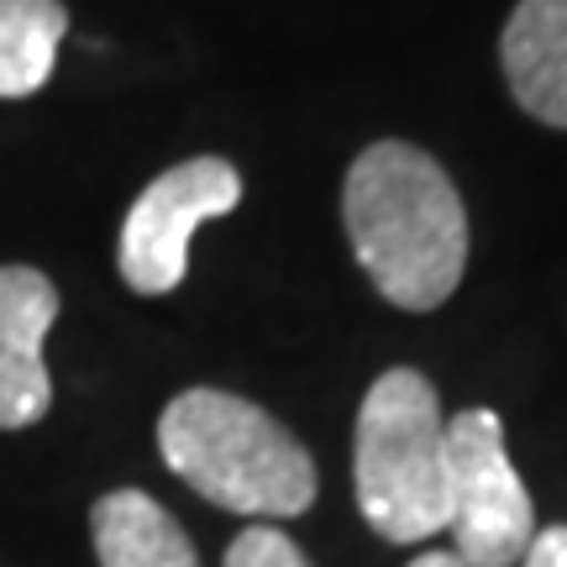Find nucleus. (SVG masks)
I'll return each mask as SVG.
<instances>
[{
	"label": "nucleus",
	"mask_w": 567,
	"mask_h": 567,
	"mask_svg": "<svg viewBox=\"0 0 567 567\" xmlns=\"http://www.w3.org/2000/svg\"><path fill=\"white\" fill-rule=\"evenodd\" d=\"M342 221L373 289L400 310H436L467 268V210L415 142H373L342 184Z\"/></svg>",
	"instance_id": "nucleus-1"
},
{
	"label": "nucleus",
	"mask_w": 567,
	"mask_h": 567,
	"mask_svg": "<svg viewBox=\"0 0 567 567\" xmlns=\"http://www.w3.org/2000/svg\"><path fill=\"white\" fill-rule=\"evenodd\" d=\"M168 473L231 515L284 520L316 505V463L305 442L264 405L226 389H184L158 415Z\"/></svg>",
	"instance_id": "nucleus-2"
},
{
	"label": "nucleus",
	"mask_w": 567,
	"mask_h": 567,
	"mask_svg": "<svg viewBox=\"0 0 567 567\" xmlns=\"http://www.w3.org/2000/svg\"><path fill=\"white\" fill-rule=\"evenodd\" d=\"M352 488L363 520L394 547H415L452 520L446 415L425 373L389 368L358 410Z\"/></svg>",
	"instance_id": "nucleus-3"
},
{
	"label": "nucleus",
	"mask_w": 567,
	"mask_h": 567,
	"mask_svg": "<svg viewBox=\"0 0 567 567\" xmlns=\"http://www.w3.org/2000/svg\"><path fill=\"white\" fill-rule=\"evenodd\" d=\"M446 473H452V542L467 567H515L536 536L520 473L505 452V425L494 410H463L446 421Z\"/></svg>",
	"instance_id": "nucleus-4"
},
{
	"label": "nucleus",
	"mask_w": 567,
	"mask_h": 567,
	"mask_svg": "<svg viewBox=\"0 0 567 567\" xmlns=\"http://www.w3.org/2000/svg\"><path fill=\"white\" fill-rule=\"evenodd\" d=\"M243 200V174L226 158H189L142 189L122 221V264L126 289L137 295H174L189 274V237Z\"/></svg>",
	"instance_id": "nucleus-5"
},
{
	"label": "nucleus",
	"mask_w": 567,
	"mask_h": 567,
	"mask_svg": "<svg viewBox=\"0 0 567 567\" xmlns=\"http://www.w3.org/2000/svg\"><path fill=\"white\" fill-rule=\"evenodd\" d=\"M59 321V289L42 268H0V431H27L53 405L42 342Z\"/></svg>",
	"instance_id": "nucleus-6"
},
{
	"label": "nucleus",
	"mask_w": 567,
	"mask_h": 567,
	"mask_svg": "<svg viewBox=\"0 0 567 567\" xmlns=\"http://www.w3.org/2000/svg\"><path fill=\"white\" fill-rule=\"evenodd\" d=\"M520 111L567 132V0H520L499 38Z\"/></svg>",
	"instance_id": "nucleus-7"
},
{
	"label": "nucleus",
	"mask_w": 567,
	"mask_h": 567,
	"mask_svg": "<svg viewBox=\"0 0 567 567\" xmlns=\"http://www.w3.org/2000/svg\"><path fill=\"white\" fill-rule=\"evenodd\" d=\"M90 536L101 567H200L184 526L142 488H111L90 509Z\"/></svg>",
	"instance_id": "nucleus-8"
},
{
	"label": "nucleus",
	"mask_w": 567,
	"mask_h": 567,
	"mask_svg": "<svg viewBox=\"0 0 567 567\" xmlns=\"http://www.w3.org/2000/svg\"><path fill=\"white\" fill-rule=\"evenodd\" d=\"M63 38H69L63 0H0V101L38 95L53 80Z\"/></svg>",
	"instance_id": "nucleus-9"
},
{
	"label": "nucleus",
	"mask_w": 567,
	"mask_h": 567,
	"mask_svg": "<svg viewBox=\"0 0 567 567\" xmlns=\"http://www.w3.org/2000/svg\"><path fill=\"white\" fill-rule=\"evenodd\" d=\"M221 567H310V557H305L279 526H247L243 536L226 547Z\"/></svg>",
	"instance_id": "nucleus-10"
},
{
	"label": "nucleus",
	"mask_w": 567,
	"mask_h": 567,
	"mask_svg": "<svg viewBox=\"0 0 567 567\" xmlns=\"http://www.w3.org/2000/svg\"><path fill=\"white\" fill-rule=\"evenodd\" d=\"M520 567H567V526H547L530 536Z\"/></svg>",
	"instance_id": "nucleus-11"
},
{
	"label": "nucleus",
	"mask_w": 567,
	"mask_h": 567,
	"mask_svg": "<svg viewBox=\"0 0 567 567\" xmlns=\"http://www.w3.org/2000/svg\"><path fill=\"white\" fill-rule=\"evenodd\" d=\"M410 567H467V563L457 557V551H421Z\"/></svg>",
	"instance_id": "nucleus-12"
}]
</instances>
